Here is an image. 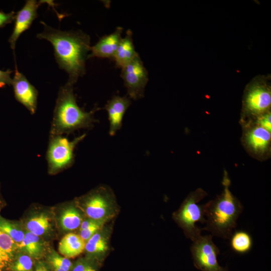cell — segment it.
Returning <instances> with one entry per match:
<instances>
[{"label": "cell", "mask_w": 271, "mask_h": 271, "mask_svg": "<svg viewBox=\"0 0 271 271\" xmlns=\"http://www.w3.org/2000/svg\"><path fill=\"white\" fill-rule=\"evenodd\" d=\"M212 235H199L193 241L191 252L195 266L202 271H227L219 265V250L212 241Z\"/></svg>", "instance_id": "obj_6"}, {"label": "cell", "mask_w": 271, "mask_h": 271, "mask_svg": "<svg viewBox=\"0 0 271 271\" xmlns=\"http://www.w3.org/2000/svg\"><path fill=\"white\" fill-rule=\"evenodd\" d=\"M31 257L38 258L43 253L44 247L39 236L27 231L19 248Z\"/></svg>", "instance_id": "obj_19"}, {"label": "cell", "mask_w": 271, "mask_h": 271, "mask_svg": "<svg viewBox=\"0 0 271 271\" xmlns=\"http://www.w3.org/2000/svg\"><path fill=\"white\" fill-rule=\"evenodd\" d=\"M16 14L12 11L9 13H5L3 11H0V28L6 25L12 23L15 19Z\"/></svg>", "instance_id": "obj_27"}, {"label": "cell", "mask_w": 271, "mask_h": 271, "mask_svg": "<svg viewBox=\"0 0 271 271\" xmlns=\"http://www.w3.org/2000/svg\"><path fill=\"white\" fill-rule=\"evenodd\" d=\"M12 85L15 99L23 105L31 114H34L37 110L38 91L25 76L18 71L16 64Z\"/></svg>", "instance_id": "obj_9"}, {"label": "cell", "mask_w": 271, "mask_h": 271, "mask_svg": "<svg viewBox=\"0 0 271 271\" xmlns=\"http://www.w3.org/2000/svg\"><path fill=\"white\" fill-rule=\"evenodd\" d=\"M41 23L44 29L37 38L52 44L59 68L69 75L67 82L74 85L86 72V60L91 48L89 36L80 30L62 31Z\"/></svg>", "instance_id": "obj_1"}, {"label": "cell", "mask_w": 271, "mask_h": 271, "mask_svg": "<svg viewBox=\"0 0 271 271\" xmlns=\"http://www.w3.org/2000/svg\"><path fill=\"white\" fill-rule=\"evenodd\" d=\"M138 54L133 43L132 31L128 30L125 37L121 38L113 60L117 67L122 68Z\"/></svg>", "instance_id": "obj_14"}, {"label": "cell", "mask_w": 271, "mask_h": 271, "mask_svg": "<svg viewBox=\"0 0 271 271\" xmlns=\"http://www.w3.org/2000/svg\"><path fill=\"white\" fill-rule=\"evenodd\" d=\"M34 271H49L45 265L42 263L38 264Z\"/></svg>", "instance_id": "obj_30"}, {"label": "cell", "mask_w": 271, "mask_h": 271, "mask_svg": "<svg viewBox=\"0 0 271 271\" xmlns=\"http://www.w3.org/2000/svg\"><path fill=\"white\" fill-rule=\"evenodd\" d=\"M13 72L10 69L6 71L0 70V88L5 87L7 85H12V79L11 77V74Z\"/></svg>", "instance_id": "obj_29"}, {"label": "cell", "mask_w": 271, "mask_h": 271, "mask_svg": "<svg viewBox=\"0 0 271 271\" xmlns=\"http://www.w3.org/2000/svg\"><path fill=\"white\" fill-rule=\"evenodd\" d=\"M271 104L269 89L261 86H255L250 89L245 98L247 110L254 114H263Z\"/></svg>", "instance_id": "obj_13"}, {"label": "cell", "mask_w": 271, "mask_h": 271, "mask_svg": "<svg viewBox=\"0 0 271 271\" xmlns=\"http://www.w3.org/2000/svg\"><path fill=\"white\" fill-rule=\"evenodd\" d=\"M122 28L118 27L113 33L100 38L91 47V53L88 54L87 59L97 57L113 59L122 38Z\"/></svg>", "instance_id": "obj_12"}, {"label": "cell", "mask_w": 271, "mask_h": 271, "mask_svg": "<svg viewBox=\"0 0 271 271\" xmlns=\"http://www.w3.org/2000/svg\"><path fill=\"white\" fill-rule=\"evenodd\" d=\"M120 77L130 99L137 100L144 97L149 80L148 72L139 54L121 68Z\"/></svg>", "instance_id": "obj_7"}, {"label": "cell", "mask_w": 271, "mask_h": 271, "mask_svg": "<svg viewBox=\"0 0 271 271\" xmlns=\"http://www.w3.org/2000/svg\"><path fill=\"white\" fill-rule=\"evenodd\" d=\"M0 229L13 239L19 248L25 235L21 227L15 222L0 216Z\"/></svg>", "instance_id": "obj_22"}, {"label": "cell", "mask_w": 271, "mask_h": 271, "mask_svg": "<svg viewBox=\"0 0 271 271\" xmlns=\"http://www.w3.org/2000/svg\"><path fill=\"white\" fill-rule=\"evenodd\" d=\"M130 104L131 100L129 97L114 95L103 108L108 113L110 136L114 135L121 127L123 117Z\"/></svg>", "instance_id": "obj_11"}, {"label": "cell", "mask_w": 271, "mask_h": 271, "mask_svg": "<svg viewBox=\"0 0 271 271\" xmlns=\"http://www.w3.org/2000/svg\"><path fill=\"white\" fill-rule=\"evenodd\" d=\"M86 137L84 133L70 141L63 135L50 136L46 152L48 171L57 174L70 167L74 163V150Z\"/></svg>", "instance_id": "obj_4"}, {"label": "cell", "mask_w": 271, "mask_h": 271, "mask_svg": "<svg viewBox=\"0 0 271 271\" xmlns=\"http://www.w3.org/2000/svg\"><path fill=\"white\" fill-rule=\"evenodd\" d=\"M85 271H96V269L95 268H94L93 266L90 267L88 269L85 270Z\"/></svg>", "instance_id": "obj_31"}, {"label": "cell", "mask_w": 271, "mask_h": 271, "mask_svg": "<svg viewBox=\"0 0 271 271\" xmlns=\"http://www.w3.org/2000/svg\"><path fill=\"white\" fill-rule=\"evenodd\" d=\"M107 248V236L98 231L85 242V249L90 253H103L105 252Z\"/></svg>", "instance_id": "obj_23"}, {"label": "cell", "mask_w": 271, "mask_h": 271, "mask_svg": "<svg viewBox=\"0 0 271 271\" xmlns=\"http://www.w3.org/2000/svg\"><path fill=\"white\" fill-rule=\"evenodd\" d=\"M229 239L231 249L237 253L245 254L252 248L253 245L252 237L246 231H235L232 233Z\"/></svg>", "instance_id": "obj_18"}, {"label": "cell", "mask_w": 271, "mask_h": 271, "mask_svg": "<svg viewBox=\"0 0 271 271\" xmlns=\"http://www.w3.org/2000/svg\"><path fill=\"white\" fill-rule=\"evenodd\" d=\"M60 222L64 230L70 231L79 227L82 222V219L79 212L74 207L70 206L61 213Z\"/></svg>", "instance_id": "obj_21"}, {"label": "cell", "mask_w": 271, "mask_h": 271, "mask_svg": "<svg viewBox=\"0 0 271 271\" xmlns=\"http://www.w3.org/2000/svg\"><path fill=\"white\" fill-rule=\"evenodd\" d=\"M258 125H259L269 131H271V115L270 112L261 114L257 120Z\"/></svg>", "instance_id": "obj_28"}, {"label": "cell", "mask_w": 271, "mask_h": 271, "mask_svg": "<svg viewBox=\"0 0 271 271\" xmlns=\"http://www.w3.org/2000/svg\"><path fill=\"white\" fill-rule=\"evenodd\" d=\"M99 109L95 107L87 112L80 108L74 93V85L67 82L58 91L50 136L68 134L80 129L92 128L98 121L94 113Z\"/></svg>", "instance_id": "obj_2"}, {"label": "cell", "mask_w": 271, "mask_h": 271, "mask_svg": "<svg viewBox=\"0 0 271 271\" xmlns=\"http://www.w3.org/2000/svg\"><path fill=\"white\" fill-rule=\"evenodd\" d=\"M85 241L78 234L69 233L60 241L58 250L66 258L74 257L81 254L85 249Z\"/></svg>", "instance_id": "obj_16"}, {"label": "cell", "mask_w": 271, "mask_h": 271, "mask_svg": "<svg viewBox=\"0 0 271 271\" xmlns=\"http://www.w3.org/2000/svg\"><path fill=\"white\" fill-rule=\"evenodd\" d=\"M222 184V193L203 205L205 226L201 229L209 231L212 236L229 239L243 207L230 191V180L226 173Z\"/></svg>", "instance_id": "obj_3"}, {"label": "cell", "mask_w": 271, "mask_h": 271, "mask_svg": "<svg viewBox=\"0 0 271 271\" xmlns=\"http://www.w3.org/2000/svg\"><path fill=\"white\" fill-rule=\"evenodd\" d=\"M51 219L45 213H41L30 218L26 223L27 231L40 236L50 229Z\"/></svg>", "instance_id": "obj_20"}, {"label": "cell", "mask_w": 271, "mask_h": 271, "mask_svg": "<svg viewBox=\"0 0 271 271\" xmlns=\"http://www.w3.org/2000/svg\"><path fill=\"white\" fill-rule=\"evenodd\" d=\"M206 193L202 189H198L190 193L175 213V218L184 229L186 235L192 241L201 235V228L196 225L197 222L204 224L205 218L203 205L198 203Z\"/></svg>", "instance_id": "obj_5"}, {"label": "cell", "mask_w": 271, "mask_h": 271, "mask_svg": "<svg viewBox=\"0 0 271 271\" xmlns=\"http://www.w3.org/2000/svg\"><path fill=\"white\" fill-rule=\"evenodd\" d=\"M270 139V132L258 125L249 130L245 135L247 145L256 153L264 152L269 147Z\"/></svg>", "instance_id": "obj_15"}, {"label": "cell", "mask_w": 271, "mask_h": 271, "mask_svg": "<svg viewBox=\"0 0 271 271\" xmlns=\"http://www.w3.org/2000/svg\"><path fill=\"white\" fill-rule=\"evenodd\" d=\"M85 211L88 218L108 220L112 216V196L101 188L86 196L84 199Z\"/></svg>", "instance_id": "obj_8"}, {"label": "cell", "mask_w": 271, "mask_h": 271, "mask_svg": "<svg viewBox=\"0 0 271 271\" xmlns=\"http://www.w3.org/2000/svg\"><path fill=\"white\" fill-rule=\"evenodd\" d=\"M2 205V200H1V197H0V206Z\"/></svg>", "instance_id": "obj_32"}, {"label": "cell", "mask_w": 271, "mask_h": 271, "mask_svg": "<svg viewBox=\"0 0 271 271\" xmlns=\"http://www.w3.org/2000/svg\"><path fill=\"white\" fill-rule=\"evenodd\" d=\"M45 2L27 0L23 7L16 14L13 31L9 39L13 50H15L17 41L20 35L30 28L38 17L37 10L39 7Z\"/></svg>", "instance_id": "obj_10"}, {"label": "cell", "mask_w": 271, "mask_h": 271, "mask_svg": "<svg viewBox=\"0 0 271 271\" xmlns=\"http://www.w3.org/2000/svg\"><path fill=\"white\" fill-rule=\"evenodd\" d=\"M18 249L13 239L0 229V271L9 265Z\"/></svg>", "instance_id": "obj_17"}, {"label": "cell", "mask_w": 271, "mask_h": 271, "mask_svg": "<svg viewBox=\"0 0 271 271\" xmlns=\"http://www.w3.org/2000/svg\"><path fill=\"white\" fill-rule=\"evenodd\" d=\"M33 261L27 254H16L13 260L8 266L11 271H32Z\"/></svg>", "instance_id": "obj_24"}, {"label": "cell", "mask_w": 271, "mask_h": 271, "mask_svg": "<svg viewBox=\"0 0 271 271\" xmlns=\"http://www.w3.org/2000/svg\"><path fill=\"white\" fill-rule=\"evenodd\" d=\"M107 221L104 219L97 220L94 224L83 229L80 230L79 235L86 242L92 235L102 228Z\"/></svg>", "instance_id": "obj_26"}, {"label": "cell", "mask_w": 271, "mask_h": 271, "mask_svg": "<svg viewBox=\"0 0 271 271\" xmlns=\"http://www.w3.org/2000/svg\"><path fill=\"white\" fill-rule=\"evenodd\" d=\"M48 260L55 271H69L72 266L68 258L61 256L54 251L50 253Z\"/></svg>", "instance_id": "obj_25"}]
</instances>
